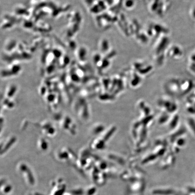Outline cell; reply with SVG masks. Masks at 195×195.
<instances>
[{"mask_svg":"<svg viewBox=\"0 0 195 195\" xmlns=\"http://www.w3.org/2000/svg\"><path fill=\"white\" fill-rule=\"evenodd\" d=\"M11 188L10 186H7V187H6V188H5L4 190L5 192H6V193H7V192H8L11 189Z\"/></svg>","mask_w":195,"mask_h":195,"instance_id":"cell-1","label":"cell"}]
</instances>
